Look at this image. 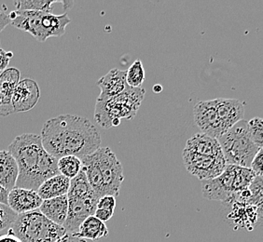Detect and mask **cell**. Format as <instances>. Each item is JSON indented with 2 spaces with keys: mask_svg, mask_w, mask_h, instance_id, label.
<instances>
[{
  "mask_svg": "<svg viewBox=\"0 0 263 242\" xmlns=\"http://www.w3.org/2000/svg\"><path fill=\"white\" fill-rule=\"evenodd\" d=\"M46 151L57 159L75 156L83 158L100 148L101 136L91 121L75 115H61L46 121L41 130Z\"/></svg>",
  "mask_w": 263,
  "mask_h": 242,
  "instance_id": "1",
  "label": "cell"
},
{
  "mask_svg": "<svg viewBox=\"0 0 263 242\" xmlns=\"http://www.w3.org/2000/svg\"><path fill=\"white\" fill-rule=\"evenodd\" d=\"M8 149L19 169L15 187L37 191L46 180L60 174L58 159L46 151L41 135L21 134L11 142Z\"/></svg>",
  "mask_w": 263,
  "mask_h": 242,
  "instance_id": "2",
  "label": "cell"
},
{
  "mask_svg": "<svg viewBox=\"0 0 263 242\" xmlns=\"http://www.w3.org/2000/svg\"><path fill=\"white\" fill-rule=\"evenodd\" d=\"M255 177L248 168L227 165L219 176L202 181V196L210 200L230 203L248 189Z\"/></svg>",
  "mask_w": 263,
  "mask_h": 242,
  "instance_id": "3",
  "label": "cell"
},
{
  "mask_svg": "<svg viewBox=\"0 0 263 242\" xmlns=\"http://www.w3.org/2000/svg\"><path fill=\"white\" fill-rule=\"evenodd\" d=\"M146 91L143 88L127 87L121 94L106 101H97L95 119L97 124L104 129L112 128V122L116 119H133L142 102Z\"/></svg>",
  "mask_w": 263,
  "mask_h": 242,
  "instance_id": "4",
  "label": "cell"
},
{
  "mask_svg": "<svg viewBox=\"0 0 263 242\" xmlns=\"http://www.w3.org/2000/svg\"><path fill=\"white\" fill-rule=\"evenodd\" d=\"M9 232L22 242H56L67 231L41 213L40 210L18 214Z\"/></svg>",
  "mask_w": 263,
  "mask_h": 242,
  "instance_id": "5",
  "label": "cell"
},
{
  "mask_svg": "<svg viewBox=\"0 0 263 242\" xmlns=\"http://www.w3.org/2000/svg\"><path fill=\"white\" fill-rule=\"evenodd\" d=\"M70 18L65 13L54 15L41 11L16 10V18L10 25L33 35L40 42H44L49 37H59L65 35Z\"/></svg>",
  "mask_w": 263,
  "mask_h": 242,
  "instance_id": "6",
  "label": "cell"
},
{
  "mask_svg": "<svg viewBox=\"0 0 263 242\" xmlns=\"http://www.w3.org/2000/svg\"><path fill=\"white\" fill-rule=\"evenodd\" d=\"M218 142L228 165L250 169L258 148L251 139L247 121L243 119L238 122L225 132Z\"/></svg>",
  "mask_w": 263,
  "mask_h": 242,
  "instance_id": "7",
  "label": "cell"
},
{
  "mask_svg": "<svg viewBox=\"0 0 263 242\" xmlns=\"http://www.w3.org/2000/svg\"><path fill=\"white\" fill-rule=\"evenodd\" d=\"M105 187V196L118 197L124 180L122 163L109 147H100L95 152Z\"/></svg>",
  "mask_w": 263,
  "mask_h": 242,
  "instance_id": "8",
  "label": "cell"
},
{
  "mask_svg": "<svg viewBox=\"0 0 263 242\" xmlns=\"http://www.w3.org/2000/svg\"><path fill=\"white\" fill-rule=\"evenodd\" d=\"M182 156L187 172L201 181L211 180L219 176L228 165L224 155L205 156L184 148Z\"/></svg>",
  "mask_w": 263,
  "mask_h": 242,
  "instance_id": "9",
  "label": "cell"
},
{
  "mask_svg": "<svg viewBox=\"0 0 263 242\" xmlns=\"http://www.w3.org/2000/svg\"><path fill=\"white\" fill-rule=\"evenodd\" d=\"M99 198L97 194L88 197H68V212L64 226L67 233L75 235L81 224L88 217L95 215Z\"/></svg>",
  "mask_w": 263,
  "mask_h": 242,
  "instance_id": "10",
  "label": "cell"
},
{
  "mask_svg": "<svg viewBox=\"0 0 263 242\" xmlns=\"http://www.w3.org/2000/svg\"><path fill=\"white\" fill-rule=\"evenodd\" d=\"M193 116L202 133L215 139H219L226 132L218 117L215 100L201 101L193 108Z\"/></svg>",
  "mask_w": 263,
  "mask_h": 242,
  "instance_id": "11",
  "label": "cell"
},
{
  "mask_svg": "<svg viewBox=\"0 0 263 242\" xmlns=\"http://www.w3.org/2000/svg\"><path fill=\"white\" fill-rule=\"evenodd\" d=\"M41 98V90L34 79L25 78L20 80L12 95L14 113L27 112L33 109Z\"/></svg>",
  "mask_w": 263,
  "mask_h": 242,
  "instance_id": "12",
  "label": "cell"
},
{
  "mask_svg": "<svg viewBox=\"0 0 263 242\" xmlns=\"http://www.w3.org/2000/svg\"><path fill=\"white\" fill-rule=\"evenodd\" d=\"M42 202L43 199L37 192L19 187H15L10 191L8 197V206L17 214L39 210Z\"/></svg>",
  "mask_w": 263,
  "mask_h": 242,
  "instance_id": "13",
  "label": "cell"
},
{
  "mask_svg": "<svg viewBox=\"0 0 263 242\" xmlns=\"http://www.w3.org/2000/svg\"><path fill=\"white\" fill-rule=\"evenodd\" d=\"M216 109L225 131L232 129L245 116L243 104L236 99H215Z\"/></svg>",
  "mask_w": 263,
  "mask_h": 242,
  "instance_id": "14",
  "label": "cell"
},
{
  "mask_svg": "<svg viewBox=\"0 0 263 242\" xmlns=\"http://www.w3.org/2000/svg\"><path fill=\"white\" fill-rule=\"evenodd\" d=\"M97 86L100 88V95L97 101H106L119 95L126 90V71L114 68L97 81Z\"/></svg>",
  "mask_w": 263,
  "mask_h": 242,
  "instance_id": "15",
  "label": "cell"
},
{
  "mask_svg": "<svg viewBox=\"0 0 263 242\" xmlns=\"http://www.w3.org/2000/svg\"><path fill=\"white\" fill-rule=\"evenodd\" d=\"M39 210L51 222L64 227L68 212V197L66 195L43 200Z\"/></svg>",
  "mask_w": 263,
  "mask_h": 242,
  "instance_id": "16",
  "label": "cell"
},
{
  "mask_svg": "<svg viewBox=\"0 0 263 242\" xmlns=\"http://www.w3.org/2000/svg\"><path fill=\"white\" fill-rule=\"evenodd\" d=\"M185 149L205 156H222L223 152L218 139L204 133H197L186 143Z\"/></svg>",
  "mask_w": 263,
  "mask_h": 242,
  "instance_id": "17",
  "label": "cell"
},
{
  "mask_svg": "<svg viewBox=\"0 0 263 242\" xmlns=\"http://www.w3.org/2000/svg\"><path fill=\"white\" fill-rule=\"evenodd\" d=\"M19 169L15 158L10 152L0 150V186L8 191L15 188Z\"/></svg>",
  "mask_w": 263,
  "mask_h": 242,
  "instance_id": "18",
  "label": "cell"
},
{
  "mask_svg": "<svg viewBox=\"0 0 263 242\" xmlns=\"http://www.w3.org/2000/svg\"><path fill=\"white\" fill-rule=\"evenodd\" d=\"M236 197L255 208L258 213V226H263V177H255L248 189Z\"/></svg>",
  "mask_w": 263,
  "mask_h": 242,
  "instance_id": "19",
  "label": "cell"
},
{
  "mask_svg": "<svg viewBox=\"0 0 263 242\" xmlns=\"http://www.w3.org/2000/svg\"><path fill=\"white\" fill-rule=\"evenodd\" d=\"M70 182L67 177L58 174L46 180L36 192L43 200L66 196L70 188Z\"/></svg>",
  "mask_w": 263,
  "mask_h": 242,
  "instance_id": "20",
  "label": "cell"
},
{
  "mask_svg": "<svg viewBox=\"0 0 263 242\" xmlns=\"http://www.w3.org/2000/svg\"><path fill=\"white\" fill-rule=\"evenodd\" d=\"M107 234L108 229L105 223L102 222L101 220L92 215L88 217L86 220L81 224L80 229L78 233L75 234V236L84 239L97 241L103 237H106Z\"/></svg>",
  "mask_w": 263,
  "mask_h": 242,
  "instance_id": "21",
  "label": "cell"
},
{
  "mask_svg": "<svg viewBox=\"0 0 263 242\" xmlns=\"http://www.w3.org/2000/svg\"><path fill=\"white\" fill-rule=\"evenodd\" d=\"M62 4L64 10H70L74 2L68 0L52 1V0H19L15 2L16 10H30V11H41L46 13H51L52 5Z\"/></svg>",
  "mask_w": 263,
  "mask_h": 242,
  "instance_id": "22",
  "label": "cell"
},
{
  "mask_svg": "<svg viewBox=\"0 0 263 242\" xmlns=\"http://www.w3.org/2000/svg\"><path fill=\"white\" fill-rule=\"evenodd\" d=\"M21 73L15 67H10L0 74V95L12 101V95L18 83Z\"/></svg>",
  "mask_w": 263,
  "mask_h": 242,
  "instance_id": "23",
  "label": "cell"
},
{
  "mask_svg": "<svg viewBox=\"0 0 263 242\" xmlns=\"http://www.w3.org/2000/svg\"><path fill=\"white\" fill-rule=\"evenodd\" d=\"M93 194H97V193L91 188L85 173L81 170V172L71 180L70 188L67 196L68 197H88Z\"/></svg>",
  "mask_w": 263,
  "mask_h": 242,
  "instance_id": "24",
  "label": "cell"
},
{
  "mask_svg": "<svg viewBox=\"0 0 263 242\" xmlns=\"http://www.w3.org/2000/svg\"><path fill=\"white\" fill-rule=\"evenodd\" d=\"M82 162L80 157L75 156H63L58 159L59 173L72 180L81 172Z\"/></svg>",
  "mask_w": 263,
  "mask_h": 242,
  "instance_id": "25",
  "label": "cell"
},
{
  "mask_svg": "<svg viewBox=\"0 0 263 242\" xmlns=\"http://www.w3.org/2000/svg\"><path fill=\"white\" fill-rule=\"evenodd\" d=\"M145 81V70L139 59L133 63L129 69L126 71L127 85L131 88H141L142 84Z\"/></svg>",
  "mask_w": 263,
  "mask_h": 242,
  "instance_id": "26",
  "label": "cell"
},
{
  "mask_svg": "<svg viewBox=\"0 0 263 242\" xmlns=\"http://www.w3.org/2000/svg\"><path fill=\"white\" fill-rule=\"evenodd\" d=\"M18 214L8 205L0 203V237L8 234Z\"/></svg>",
  "mask_w": 263,
  "mask_h": 242,
  "instance_id": "27",
  "label": "cell"
},
{
  "mask_svg": "<svg viewBox=\"0 0 263 242\" xmlns=\"http://www.w3.org/2000/svg\"><path fill=\"white\" fill-rule=\"evenodd\" d=\"M248 130L251 139L258 149L263 148V118L253 117L248 121Z\"/></svg>",
  "mask_w": 263,
  "mask_h": 242,
  "instance_id": "28",
  "label": "cell"
},
{
  "mask_svg": "<svg viewBox=\"0 0 263 242\" xmlns=\"http://www.w3.org/2000/svg\"><path fill=\"white\" fill-rule=\"evenodd\" d=\"M250 170L256 176L263 177V148L258 149V153L254 156Z\"/></svg>",
  "mask_w": 263,
  "mask_h": 242,
  "instance_id": "29",
  "label": "cell"
},
{
  "mask_svg": "<svg viewBox=\"0 0 263 242\" xmlns=\"http://www.w3.org/2000/svg\"><path fill=\"white\" fill-rule=\"evenodd\" d=\"M116 208V197L113 196H104L100 197L97 202V209H103L114 212Z\"/></svg>",
  "mask_w": 263,
  "mask_h": 242,
  "instance_id": "30",
  "label": "cell"
},
{
  "mask_svg": "<svg viewBox=\"0 0 263 242\" xmlns=\"http://www.w3.org/2000/svg\"><path fill=\"white\" fill-rule=\"evenodd\" d=\"M14 113L12 101L8 100L3 96L0 95V116H10V114Z\"/></svg>",
  "mask_w": 263,
  "mask_h": 242,
  "instance_id": "31",
  "label": "cell"
},
{
  "mask_svg": "<svg viewBox=\"0 0 263 242\" xmlns=\"http://www.w3.org/2000/svg\"><path fill=\"white\" fill-rule=\"evenodd\" d=\"M13 57L12 51H6L0 48V72L7 69L10 59Z\"/></svg>",
  "mask_w": 263,
  "mask_h": 242,
  "instance_id": "32",
  "label": "cell"
},
{
  "mask_svg": "<svg viewBox=\"0 0 263 242\" xmlns=\"http://www.w3.org/2000/svg\"><path fill=\"white\" fill-rule=\"evenodd\" d=\"M113 214H114V212H109V211H106V210H103V209H97V211L95 212V216L104 223L110 220L112 216H113Z\"/></svg>",
  "mask_w": 263,
  "mask_h": 242,
  "instance_id": "33",
  "label": "cell"
},
{
  "mask_svg": "<svg viewBox=\"0 0 263 242\" xmlns=\"http://www.w3.org/2000/svg\"><path fill=\"white\" fill-rule=\"evenodd\" d=\"M56 242H87L86 239L77 237L74 234L66 233L65 236H63L61 238H59Z\"/></svg>",
  "mask_w": 263,
  "mask_h": 242,
  "instance_id": "34",
  "label": "cell"
},
{
  "mask_svg": "<svg viewBox=\"0 0 263 242\" xmlns=\"http://www.w3.org/2000/svg\"><path fill=\"white\" fill-rule=\"evenodd\" d=\"M10 25V20L9 15H7L5 12L0 10V32L4 30L7 26Z\"/></svg>",
  "mask_w": 263,
  "mask_h": 242,
  "instance_id": "35",
  "label": "cell"
},
{
  "mask_svg": "<svg viewBox=\"0 0 263 242\" xmlns=\"http://www.w3.org/2000/svg\"><path fill=\"white\" fill-rule=\"evenodd\" d=\"M0 242H22L18 237H16L11 233L8 232V234L3 235L0 237Z\"/></svg>",
  "mask_w": 263,
  "mask_h": 242,
  "instance_id": "36",
  "label": "cell"
},
{
  "mask_svg": "<svg viewBox=\"0 0 263 242\" xmlns=\"http://www.w3.org/2000/svg\"><path fill=\"white\" fill-rule=\"evenodd\" d=\"M10 191H8L4 187L0 186V203L8 205V197H9Z\"/></svg>",
  "mask_w": 263,
  "mask_h": 242,
  "instance_id": "37",
  "label": "cell"
},
{
  "mask_svg": "<svg viewBox=\"0 0 263 242\" xmlns=\"http://www.w3.org/2000/svg\"><path fill=\"white\" fill-rule=\"evenodd\" d=\"M162 91V87L161 85H155V86L153 87V91L156 92V93H159V92H161Z\"/></svg>",
  "mask_w": 263,
  "mask_h": 242,
  "instance_id": "38",
  "label": "cell"
}]
</instances>
